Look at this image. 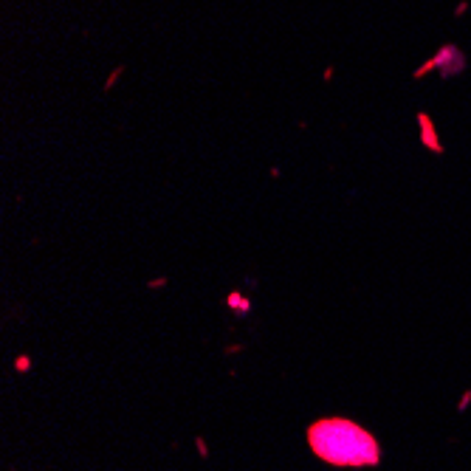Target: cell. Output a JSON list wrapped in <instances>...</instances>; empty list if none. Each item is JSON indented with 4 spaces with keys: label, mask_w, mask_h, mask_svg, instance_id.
Masks as SVG:
<instances>
[{
    "label": "cell",
    "mask_w": 471,
    "mask_h": 471,
    "mask_svg": "<svg viewBox=\"0 0 471 471\" xmlns=\"http://www.w3.org/2000/svg\"><path fill=\"white\" fill-rule=\"evenodd\" d=\"M308 446L331 466H379L381 446L347 418H322L308 429Z\"/></svg>",
    "instance_id": "obj_1"
}]
</instances>
